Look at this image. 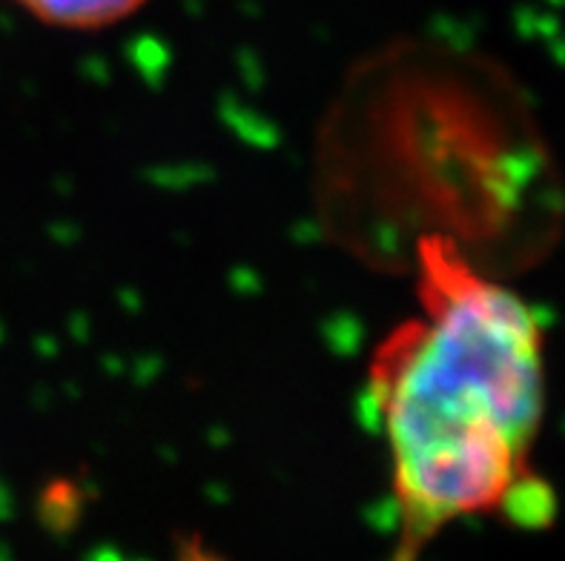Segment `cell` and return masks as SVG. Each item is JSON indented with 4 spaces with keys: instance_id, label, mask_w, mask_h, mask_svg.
I'll return each instance as SVG.
<instances>
[{
    "instance_id": "6da1fadb",
    "label": "cell",
    "mask_w": 565,
    "mask_h": 561,
    "mask_svg": "<svg viewBox=\"0 0 565 561\" xmlns=\"http://www.w3.org/2000/svg\"><path fill=\"white\" fill-rule=\"evenodd\" d=\"M408 270L419 310L367 364L396 507L391 561H419L459 519L502 513L545 527L554 513L531 473L545 412L537 315L448 238H423Z\"/></svg>"
},
{
    "instance_id": "7a4b0ae2",
    "label": "cell",
    "mask_w": 565,
    "mask_h": 561,
    "mask_svg": "<svg viewBox=\"0 0 565 561\" xmlns=\"http://www.w3.org/2000/svg\"><path fill=\"white\" fill-rule=\"evenodd\" d=\"M41 26L64 32H104L136 18L150 0H14Z\"/></svg>"
},
{
    "instance_id": "3957f363",
    "label": "cell",
    "mask_w": 565,
    "mask_h": 561,
    "mask_svg": "<svg viewBox=\"0 0 565 561\" xmlns=\"http://www.w3.org/2000/svg\"><path fill=\"white\" fill-rule=\"evenodd\" d=\"M179 561H222V559H218L215 553H210V550L201 544L199 536H193V539H186L184 544H181Z\"/></svg>"
}]
</instances>
